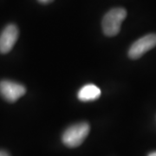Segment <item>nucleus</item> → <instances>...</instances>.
Listing matches in <instances>:
<instances>
[{
    "label": "nucleus",
    "instance_id": "1",
    "mask_svg": "<svg viewBox=\"0 0 156 156\" xmlns=\"http://www.w3.org/2000/svg\"><path fill=\"white\" fill-rule=\"evenodd\" d=\"M127 17V11L124 8H114L108 11L102 18L101 27L108 37H114L120 32L122 23Z\"/></svg>",
    "mask_w": 156,
    "mask_h": 156
},
{
    "label": "nucleus",
    "instance_id": "2",
    "mask_svg": "<svg viewBox=\"0 0 156 156\" xmlns=\"http://www.w3.org/2000/svg\"><path fill=\"white\" fill-rule=\"evenodd\" d=\"M90 130L89 123L79 122L74 124L64 131L62 134V142L69 147H76L80 146L88 136Z\"/></svg>",
    "mask_w": 156,
    "mask_h": 156
},
{
    "label": "nucleus",
    "instance_id": "3",
    "mask_svg": "<svg viewBox=\"0 0 156 156\" xmlns=\"http://www.w3.org/2000/svg\"><path fill=\"white\" fill-rule=\"evenodd\" d=\"M156 46V34H148L135 41L128 50L131 59H138Z\"/></svg>",
    "mask_w": 156,
    "mask_h": 156
},
{
    "label": "nucleus",
    "instance_id": "4",
    "mask_svg": "<svg viewBox=\"0 0 156 156\" xmlns=\"http://www.w3.org/2000/svg\"><path fill=\"white\" fill-rule=\"evenodd\" d=\"M25 92L26 89L18 83L8 80L0 82V95L10 102H15L22 97Z\"/></svg>",
    "mask_w": 156,
    "mask_h": 156
},
{
    "label": "nucleus",
    "instance_id": "5",
    "mask_svg": "<svg viewBox=\"0 0 156 156\" xmlns=\"http://www.w3.org/2000/svg\"><path fill=\"white\" fill-rule=\"evenodd\" d=\"M18 29L15 24L7 25L0 35V52L6 54L10 52L18 38Z\"/></svg>",
    "mask_w": 156,
    "mask_h": 156
},
{
    "label": "nucleus",
    "instance_id": "6",
    "mask_svg": "<svg viewBox=\"0 0 156 156\" xmlns=\"http://www.w3.org/2000/svg\"><path fill=\"white\" fill-rule=\"evenodd\" d=\"M101 95V89L95 84H86L78 91V99L82 101L97 100Z\"/></svg>",
    "mask_w": 156,
    "mask_h": 156
},
{
    "label": "nucleus",
    "instance_id": "7",
    "mask_svg": "<svg viewBox=\"0 0 156 156\" xmlns=\"http://www.w3.org/2000/svg\"><path fill=\"white\" fill-rule=\"evenodd\" d=\"M41 4H50L53 0H38Z\"/></svg>",
    "mask_w": 156,
    "mask_h": 156
},
{
    "label": "nucleus",
    "instance_id": "8",
    "mask_svg": "<svg viewBox=\"0 0 156 156\" xmlns=\"http://www.w3.org/2000/svg\"><path fill=\"white\" fill-rule=\"evenodd\" d=\"M0 156H10L5 151H0Z\"/></svg>",
    "mask_w": 156,
    "mask_h": 156
},
{
    "label": "nucleus",
    "instance_id": "9",
    "mask_svg": "<svg viewBox=\"0 0 156 156\" xmlns=\"http://www.w3.org/2000/svg\"><path fill=\"white\" fill-rule=\"evenodd\" d=\"M148 156H156V152H153V153H151L148 154Z\"/></svg>",
    "mask_w": 156,
    "mask_h": 156
}]
</instances>
